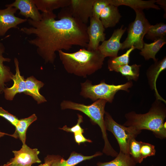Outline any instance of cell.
Here are the masks:
<instances>
[{"mask_svg":"<svg viewBox=\"0 0 166 166\" xmlns=\"http://www.w3.org/2000/svg\"><path fill=\"white\" fill-rule=\"evenodd\" d=\"M62 9L58 14V20L55 19L56 15L53 12L42 13L41 20L29 18L27 21L30 26L20 30L26 35L34 36L27 41L36 47L37 53L46 63H54L57 51L69 50L73 45L87 47L86 24L72 17L66 7Z\"/></svg>","mask_w":166,"mask_h":166,"instance_id":"obj_1","label":"cell"},{"mask_svg":"<svg viewBox=\"0 0 166 166\" xmlns=\"http://www.w3.org/2000/svg\"><path fill=\"white\" fill-rule=\"evenodd\" d=\"M161 101L156 98L149 111L144 114L131 111L125 114L126 121L123 125L131 127L141 132L147 130L161 140L166 138V107Z\"/></svg>","mask_w":166,"mask_h":166,"instance_id":"obj_2","label":"cell"},{"mask_svg":"<svg viewBox=\"0 0 166 166\" xmlns=\"http://www.w3.org/2000/svg\"><path fill=\"white\" fill-rule=\"evenodd\" d=\"M61 61L69 73L86 77L101 69L105 57L98 49H80L72 53L58 51Z\"/></svg>","mask_w":166,"mask_h":166,"instance_id":"obj_3","label":"cell"},{"mask_svg":"<svg viewBox=\"0 0 166 166\" xmlns=\"http://www.w3.org/2000/svg\"><path fill=\"white\" fill-rule=\"evenodd\" d=\"M107 101L98 99L89 105H85L70 101L64 100L61 104L62 109H71L81 112L89 117L91 121L100 128L104 141L103 153L108 156L116 157L118 154L109 143L104 122L105 108Z\"/></svg>","mask_w":166,"mask_h":166,"instance_id":"obj_4","label":"cell"},{"mask_svg":"<svg viewBox=\"0 0 166 166\" xmlns=\"http://www.w3.org/2000/svg\"><path fill=\"white\" fill-rule=\"evenodd\" d=\"M80 95L85 98H89L95 101L98 99H103L110 103L112 102L117 92L122 90L129 92V89L133 86L132 81L124 84L114 85L106 83L104 81L97 85H93L91 81L87 80L81 83Z\"/></svg>","mask_w":166,"mask_h":166,"instance_id":"obj_5","label":"cell"},{"mask_svg":"<svg viewBox=\"0 0 166 166\" xmlns=\"http://www.w3.org/2000/svg\"><path fill=\"white\" fill-rule=\"evenodd\" d=\"M135 12V19L128 26L127 36L121 43V50L133 46L135 49L141 50L143 47L144 38L151 25L143 11L136 10Z\"/></svg>","mask_w":166,"mask_h":166,"instance_id":"obj_6","label":"cell"},{"mask_svg":"<svg viewBox=\"0 0 166 166\" xmlns=\"http://www.w3.org/2000/svg\"><path fill=\"white\" fill-rule=\"evenodd\" d=\"M104 119L105 129L114 136L119 145L120 151L129 154L128 145L130 140L132 138H136L141 132L132 127L119 124L107 112H105Z\"/></svg>","mask_w":166,"mask_h":166,"instance_id":"obj_7","label":"cell"},{"mask_svg":"<svg viewBox=\"0 0 166 166\" xmlns=\"http://www.w3.org/2000/svg\"><path fill=\"white\" fill-rule=\"evenodd\" d=\"M94 0H71L66 7L73 17L86 24L93 16V7Z\"/></svg>","mask_w":166,"mask_h":166,"instance_id":"obj_8","label":"cell"},{"mask_svg":"<svg viewBox=\"0 0 166 166\" xmlns=\"http://www.w3.org/2000/svg\"><path fill=\"white\" fill-rule=\"evenodd\" d=\"M105 28L100 19L92 16L90 18L89 26L87 27L89 42L87 49L94 51L98 49L100 42L105 39Z\"/></svg>","mask_w":166,"mask_h":166,"instance_id":"obj_9","label":"cell"},{"mask_svg":"<svg viewBox=\"0 0 166 166\" xmlns=\"http://www.w3.org/2000/svg\"><path fill=\"white\" fill-rule=\"evenodd\" d=\"M123 25L115 30L111 36L107 40H105L99 45L98 49L105 57L117 56L119 51L121 49V43L120 40L127 28L123 29Z\"/></svg>","mask_w":166,"mask_h":166,"instance_id":"obj_10","label":"cell"},{"mask_svg":"<svg viewBox=\"0 0 166 166\" xmlns=\"http://www.w3.org/2000/svg\"><path fill=\"white\" fill-rule=\"evenodd\" d=\"M102 154L101 152H98L93 155L85 156L73 152L67 160L58 155H48L45 158L44 160L47 161L50 166H75L84 161L90 160Z\"/></svg>","mask_w":166,"mask_h":166,"instance_id":"obj_11","label":"cell"},{"mask_svg":"<svg viewBox=\"0 0 166 166\" xmlns=\"http://www.w3.org/2000/svg\"><path fill=\"white\" fill-rule=\"evenodd\" d=\"M14 157L10 161L22 166H31L34 164L41 162L38 155L40 152L37 148L32 149L26 144L22 145L18 151H13Z\"/></svg>","mask_w":166,"mask_h":166,"instance_id":"obj_12","label":"cell"},{"mask_svg":"<svg viewBox=\"0 0 166 166\" xmlns=\"http://www.w3.org/2000/svg\"><path fill=\"white\" fill-rule=\"evenodd\" d=\"M6 7L5 9H0V36H4L11 28H17L18 25L27 20V19H22L15 15L18 10L15 8Z\"/></svg>","mask_w":166,"mask_h":166,"instance_id":"obj_13","label":"cell"},{"mask_svg":"<svg viewBox=\"0 0 166 166\" xmlns=\"http://www.w3.org/2000/svg\"><path fill=\"white\" fill-rule=\"evenodd\" d=\"M6 7H15L19 10V14L29 18L33 21H38L41 19L42 14L38 9L33 0H15L12 3L7 4Z\"/></svg>","mask_w":166,"mask_h":166,"instance_id":"obj_14","label":"cell"},{"mask_svg":"<svg viewBox=\"0 0 166 166\" xmlns=\"http://www.w3.org/2000/svg\"><path fill=\"white\" fill-rule=\"evenodd\" d=\"M14 63L16 73L13 75L12 78L14 84L11 87L6 88L3 91L5 98L10 101L12 100L15 96L18 93H24L26 94V92L25 80L24 76L20 74L19 62L16 58H14Z\"/></svg>","mask_w":166,"mask_h":166,"instance_id":"obj_15","label":"cell"},{"mask_svg":"<svg viewBox=\"0 0 166 166\" xmlns=\"http://www.w3.org/2000/svg\"><path fill=\"white\" fill-rule=\"evenodd\" d=\"M166 69V57H165L163 59L154 62L147 70V76L148 83L150 88L154 90L156 98L160 100L166 104V101L159 94L156 87V81L160 73Z\"/></svg>","mask_w":166,"mask_h":166,"instance_id":"obj_16","label":"cell"},{"mask_svg":"<svg viewBox=\"0 0 166 166\" xmlns=\"http://www.w3.org/2000/svg\"><path fill=\"white\" fill-rule=\"evenodd\" d=\"M109 4L118 7L124 5L130 7L135 11L153 8L159 10L160 8L155 3L156 0H108Z\"/></svg>","mask_w":166,"mask_h":166,"instance_id":"obj_17","label":"cell"},{"mask_svg":"<svg viewBox=\"0 0 166 166\" xmlns=\"http://www.w3.org/2000/svg\"><path fill=\"white\" fill-rule=\"evenodd\" d=\"M121 17L118 7L109 4L102 11L100 19L105 28L115 26Z\"/></svg>","mask_w":166,"mask_h":166,"instance_id":"obj_18","label":"cell"},{"mask_svg":"<svg viewBox=\"0 0 166 166\" xmlns=\"http://www.w3.org/2000/svg\"><path fill=\"white\" fill-rule=\"evenodd\" d=\"M166 43V37L156 39L151 43L144 42L140 53L146 60L151 58L154 62L158 60L155 57L156 54Z\"/></svg>","mask_w":166,"mask_h":166,"instance_id":"obj_19","label":"cell"},{"mask_svg":"<svg viewBox=\"0 0 166 166\" xmlns=\"http://www.w3.org/2000/svg\"><path fill=\"white\" fill-rule=\"evenodd\" d=\"M25 82L26 89V94L32 97L38 104L46 101L45 97L39 92L40 89L44 85L42 82L38 80L32 76L25 80Z\"/></svg>","mask_w":166,"mask_h":166,"instance_id":"obj_20","label":"cell"},{"mask_svg":"<svg viewBox=\"0 0 166 166\" xmlns=\"http://www.w3.org/2000/svg\"><path fill=\"white\" fill-rule=\"evenodd\" d=\"M5 47L0 41V93L3 92L6 88L5 83L11 80L13 74L10 71L9 67L4 64L5 62H10L11 59L5 57L3 54L5 52Z\"/></svg>","mask_w":166,"mask_h":166,"instance_id":"obj_21","label":"cell"},{"mask_svg":"<svg viewBox=\"0 0 166 166\" xmlns=\"http://www.w3.org/2000/svg\"><path fill=\"white\" fill-rule=\"evenodd\" d=\"M39 10L42 13L53 12L55 9L68 7L71 0H33Z\"/></svg>","mask_w":166,"mask_h":166,"instance_id":"obj_22","label":"cell"},{"mask_svg":"<svg viewBox=\"0 0 166 166\" xmlns=\"http://www.w3.org/2000/svg\"><path fill=\"white\" fill-rule=\"evenodd\" d=\"M37 117L35 114L29 117L19 120L15 127L14 132L10 136L15 138H19L21 141L23 145L25 144L26 140V132L29 126L36 121Z\"/></svg>","mask_w":166,"mask_h":166,"instance_id":"obj_23","label":"cell"},{"mask_svg":"<svg viewBox=\"0 0 166 166\" xmlns=\"http://www.w3.org/2000/svg\"><path fill=\"white\" fill-rule=\"evenodd\" d=\"M136 164L129 154H125L120 151L113 160L107 162H98L97 166H136Z\"/></svg>","mask_w":166,"mask_h":166,"instance_id":"obj_24","label":"cell"},{"mask_svg":"<svg viewBox=\"0 0 166 166\" xmlns=\"http://www.w3.org/2000/svg\"><path fill=\"white\" fill-rule=\"evenodd\" d=\"M135 48L132 46L122 55L118 56L110 57L108 61V69L110 71H115L118 67L128 64L129 55Z\"/></svg>","mask_w":166,"mask_h":166,"instance_id":"obj_25","label":"cell"},{"mask_svg":"<svg viewBox=\"0 0 166 166\" xmlns=\"http://www.w3.org/2000/svg\"><path fill=\"white\" fill-rule=\"evenodd\" d=\"M141 66V65L136 64L132 65H126L118 68L115 71L120 73L128 81L133 80L136 81L139 78Z\"/></svg>","mask_w":166,"mask_h":166,"instance_id":"obj_26","label":"cell"},{"mask_svg":"<svg viewBox=\"0 0 166 166\" xmlns=\"http://www.w3.org/2000/svg\"><path fill=\"white\" fill-rule=\"evenodd\" d=\"M166 24L163 22L151 25L145 35L146 39L154 41L166 37Z\"/></svg>","mask_w":166,"mask_h":166,"instance_id":"obj_27","label":"cell"},{"mask_svg":"<svg viewBox=\"0 0 166 166\" xmlns=\"http://www.w3.org/2000/svg\"><path fill=\"white\" fill-rule=\"evenodd\" d=\"M141 141H138L136 138H132L130 140L128 145L129 154L136 163H141L144 159L140 153Z\"/></svg>","mask_w":166,"mask_h":166,"instance_id":"obj_28","label":"cell"},{"mask_svg":"<svg viewBox=\"0 0 166 166\" xmlns=\"http://www.w3.org/2000/svg\"><path fill=\"white\" fill-rule=\"evenodd\" d=\"M140 151L141 156L144 159L148 157L155 156L156 153L154 145L141 141Z\"/></svg>","mask_w":166,"mask_h":166,"instance_id":"obj_29","label":"cell"},{"mask_svg":"<svg viewBox=\"0 0 166 166\" xmlns=\"http://www.w3.org/2000/svg\"><path fill=\"white\" fill-rule=\"evenodd\" d=\"M109 4L108 0H94L93 7V17L100 19L103 9Z\"/></svg>","mask_w":166,"mask_h":166,"instance_id":"obj_30","label":"cell"},{"mask_svg":"<svg viewBox=\"0 0 166 166\" xmlns=\"http://www.w3.org/2000/svg\"><path fill=\"white\" fill-rule=\"evenodd\" d=\"M78 119L77 124L72 127H69L66 125L64 126L61 128H59L60 129L68 132H70L73 133L80 132L82 133L84 132V129L81 126V124L83 121L82 116L80 114H77Z\"/></svg>","mask_w":166,"mask_h":166,"instance_id":"obj_31","label":"cell"},{"mask_svg":"<svg viewBox=\"0 0 166 166\" xmlns=\"http://www.w3.org/2000/svg\"><path fill=\"white\" fill-rule=\"evenodd\" d=\"M0 116L6 119L15 127L19 120L15 116L10 114L1 107H0Z\"/></svg>","mask_w":166,"mask_h":166,"instance_id":"obj_32","label":"cell"},{"mask_svg":"<svg viewBox=\"0 0 166 166\" xmlns=\"http://www.w3.org/2000/svg\"><path fill=\"white\" fill-rule=\"evenodd\" d=\"M74 138L76 143L80 145L81 143L85 142L91 143L92 141L90 139H86L83 135V133L80 132L74 133Z\"/></svg>","mask_w":166,"mask_h":166,"instance_id":"obj_33","label":"cell"},{"mask_svg":"<svg viewBox=\"0 0 166 166\" xmlns=\"http://www.w3.org/2000/svg\"><path fill=\"white\" fill-rule=\"evenodd\" d=\"M156 3L159 5L160 6L164 9L165 12V16L166 18V0H156Z\"/></svg>","mask_w":166,"mask_h":166,"instance_id":"obj_34","label":"cell"},{"mask_svg":"<svg viewBox=\"0 0 166 166\" xmlns=\"http://www.w3.org/2000/svg\"><path fill=\"white\" fill-rule=\"evenodd\" d=\"M0 166H22L19 165H18L14 163H13L9 161L7 162L6 164H4Z\"/></svg>","mask_w":166,"mask_h":166,"instance_id":"obj_35","label":"cell"},{"mask_svg":"<svg viewBox=\"0 0 166 166\" xmlns=\"http://www.w3.org/2000/svg\"><path fill=\"white\" fill-rule=\"evenodd\" d=\"M38 166H50L49 163L46 161L44 160V163L38 165Z\"/></svg>","mask_w":166,"mask_h":166,"instance_id":"obj_36","label":"cell"},{"mask_svg":"<svg viewBox=\"0 0 166 166\" xmlns=\"http://www.w3.org/2000/svg\"><path fill=\"white\" fill-rule=\"evenodd\" d=\"M5 135H9V136H10V135H9V134H6V133H0V138L3 136Z\"/></svg>","mask_w":166,"mask_h":166,"instance_id":"obj_37","label":"cell"},{"mask_svg":"<svg viewBox=\"0 0 166 166\" xmlns=\"http://www.w3.org/2000/svg\"><path fill=\"white\" fill-rule=\"evenodd\" d=\"M5 133L1 132L0 131V133Z\"/></svg>","mask_w":166,"mask_h":166,"instance_id":"obj_38","label":"cell"},{"mask_svg":"<svg viewBox=\"0 0 166 166\" xmlns=\"http://www.w3.org/2000/svg\"><path fill=\"white\" fill-rule=\"evenodd\" d=\"M151 166H155L154 165H151Z\"/></svg>","mask_w":166,"mask_h":166,"instance_id":"obj_39","label":"cell"}]
</instances>
